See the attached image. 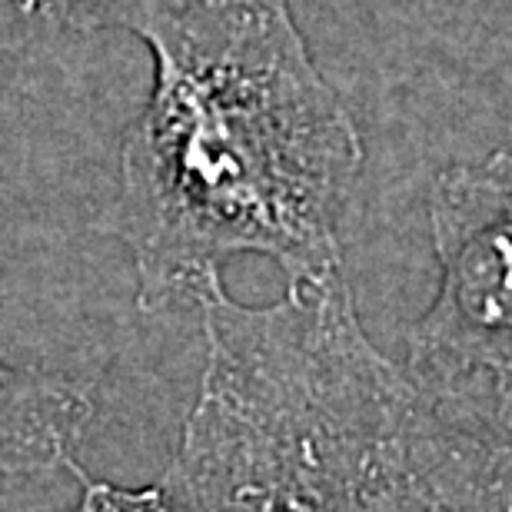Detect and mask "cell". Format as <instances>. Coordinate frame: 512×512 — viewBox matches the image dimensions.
Here are the masks:
<instances>
[{
    "mask_svg": "<svg viewBox=\"0 0 512 512\" xmlns=\"http://www.w3.org/2000/svg\"><path fill=\"white\" fill-rule=\"evenodd\" d=\"M124 30L153 57L110 210L140 310L197 306L240 253L273 260L286 283L343 273L340 227L363 137L290 0H167Z\"/></svg>",
    "mask_w": 512,
    "mask_h": 512,
    "instance_id": "7a4b0ae2",
    "label": "cell"
},
{
    "mask_svg": "<svg viewBox=\"0 0 512 512\" xmlns=\"http://www.w3.org/2000/svg\"><path fill=\"white\" fill-rule=\"evenodd\" d=\"M94 393L64 373L0 360V479L77 466Z\"/></svg>",
    "mask_w": 512,
    "mask_h": 512,
    "instance_id": "277c9868",
    "label": "cell"
},
{
    "mask_svg": "<svg viewBox=\"0 0 512 512\" xmlns=\"http://www.w3.org/2000/svg\"><path fill=\"white\" fill-rule=\"evenodd\" d=\"M70 473L80 476L77 512H167V493H163V483L117 486V483H107V479L87 476L80 466H74Z\"/></svg>",
    "mask_w": 512,
    "mask_h": 512,
    "instance_id": "8992f818",
    "label": "cell"
},
{
    "mask_svg": "<svg viewBox=\"0 0 512 512\" xmlns=\"http://www.w3.org/2000/svg\"><path fill=\"white\" fill-rule=\"evenodd\" d=\"M426 210L439 286L409 333L406 370L512 413V153L449 163Z\"/></svg>",
    "mask_w": 512,
    "mask_h": 512,
    "instance_id": "3957f363",
    "label": "cell"
},
{
    "mask_svg": "<svg viewBox=\"0 0 512 512\" xmlns=\"http://www.w3.org/2000/svg\"><path fill=\"white\" fill-rule=\"evenodd\" d=\"M153 4L167 0H14V7L24 14L74 30H124L133 14Z\"/></svg>",
    "mask_w": 512,
    "mask_h": 512,
    "instance_id": "5b68a950",
    "label": "cell"
},
{
    "mask_svg": "<svg viewBox=\"0 0 512 512\" xmlns=\"http://www.w3.org/2000/svg\"><path fill=\"white\" fill-rule=\"evenodd\" d=\"M167 512H512V413L419 383L343 273L266 306L210 283Z\"/></svg>",
    "mask_w": 512,
    "mask_h": 512,
    "instance_id": "6da1fadb",
    "label": "cell"
}]
</instances>
